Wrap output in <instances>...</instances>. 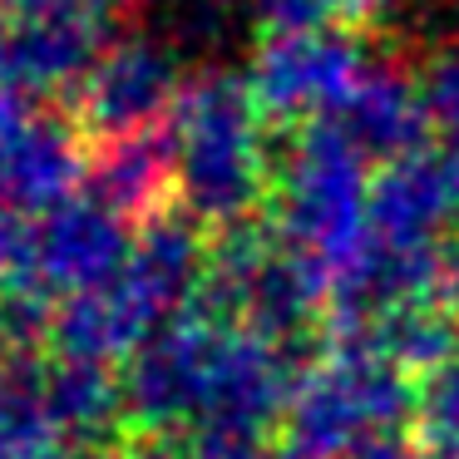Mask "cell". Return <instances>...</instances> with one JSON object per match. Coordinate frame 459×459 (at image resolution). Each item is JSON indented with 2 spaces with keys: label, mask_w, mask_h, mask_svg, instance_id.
Listing matches in <instances>:
<instances>
[{
  "label": "cell",
  "mask_w": 459,
  "mask_h": 459,
  "mask_svg": "<svg viewBox=\"0 0 459 459\" xmlns=\"http://www.w3.org/2000/svg\"><path fill=\"white\" fill-rule=\"evenodd\" d=\"M390 11V0H267V25H356Z\"/></svg>",
  "instance_id": "15"
},
{
  "label": "cell",
  "mask_w": 459,
  "mask_h": 459,
  "mask_svg": "<svg viewBox=\"0 0 459 459\" xmlns=\"http://www.w3.org/2000/svg\"><path fill=\"white\" fill-rule=\"evenodd\" d=\"M415 376L360 331L331 326L321 356L297 376L281 435L307 459H351L415 415Z\"/></svg>",
  "instance_id": "5"
},
{
  "label": "cell",
  "mask_w": 459,
  "mask_h": 459,
  "mask_svg": "<svg viewBox=\"0 0 459 459\" xmlns=\"http://www.w3.org/2000/svg\"><path fill=\"white\" fill-rule=\"evenodd\" d=\"M183 80L173 70L169 50L143 35L114 40L94 55L84 80L70 90V114L90 143L124 139V134L163 129L173 114Z\"/></svg>",
  "instance_id": "9"
},
{
  "label": "cell",
  "mask_w": 459,
  "mask_h": 459,
  "mask_svg": "<svg viewBox=\"0 0 459 459\" xmlns=\"http://www.w3.org/2000/svg\"><path fill=\"white\" fill-rule=\"evenodd\" d=\"M90 178V139L70 109L30 94H0V208L45 218L80 198Z\"/></svg>",
  "instance_id": "8"
},
{
  "label": "cell",
  "mask_w": 459,
  "mask_h": 459,
  "mask_svg": "<svg viewBox=\"0 0 459 459\" xmlns=\"http://www.w3.org/2000/svg\"><path fill=\"white\" fill-rule=\"evenodd\" d=\"M119 0H0L5 15H25V21H60V25H94L104 30V21L114 15Z\"/></svg>",
  "instance_id": "17"
},
{
  "label": "cell",
  "mask_w": 459,
  "mask_h": 459,
  "mask_svg": "<svg viewBox=\"0 0 459 459\" xmlns=\"http://www.w3.org/2000/svg\"><path fill=\"white\" fill-rule=\"evenodd\" d=\"M366 65L370 55L341 25H267L247 80L267 119L311 129L346 109Z\"/></svg>",
  "instance_id": "6"
},
{
  "label": "cell",
  "mask_w": 459,
  "mask_h": 459,
  "mask_svg": "<svg viewBox=\"0 0 459 459\" xmlns=\"http://www.w3.org/2000/svg\"><path fill=\"white\" fill-rule=\"evenodd\" d=\"M415 429L429 459H459V346L420 376Z\"/></svg>",
  "instance_id": "14"
},
{
  "label": "cell",
  "mask_w": 459,
  "mask_h": 459,
  "mask_svg": "<svg viewBox=\"0 0 459 459\" xmlns=\"http://www.w3.org/2000/svg\"><path fill=\"white\" fill-rule=\"evenodd\" d=\"M90 193L109 203L129 228H153L169 218L178 203V183H173V143L169 124L143 134H124V139L90 143Z\"/></svg>",
  "instance_id": "10"
},
{
  "label": "cell",
  "mask_w": 459,
  "mask_h": 459,
  "mask_svg": "<svg viewBox=\"0 0 459 459\" xmlns=\"http://www.w3.org/2000/svg\"><path fill=\"white\" fill-rule=\"evenodd\" d=\"M208 247L203 228L188 218H159L134 238V252L114 277L50 311L55 356L100 360V366H129L203 287Z\"/></svg>",
  "instance_id": "3"
},
{
  "label": "cell",
  "mask_w": 459,
  "mask_h": 459,
  "mask_svg": "<svg viewBox=\"0 0 459 459\" xmlns=\"http://www.w3.org/2000/svg\"><path fill=\"white\" fill-rule=\"evenodd\" d=\"M238 459H307V455H297V449L281 439V445H257V449H247V455H238Z\"/></svg>",
  "instance_id": "20"
},
{
  "label": "cell",
  "mask_w": 459,
  "mask_h": 459,
  "mask_svg": "<svg viewBox=\"0 0 459 459\" xmlns=\"http://www.w3.org/2000/svg\"><path fill=\"white\" fill-rule=\"evenodd\" d=\"M351 459H429L420 445H410V439H400V435H385V439H376V445H366L360 455H351Z\"/></svg>",
  "instance_id": "18"
},
{
  "label": "cell",
  "mask_w": 459,
  "mask_h": 459,
  "mask_svg": "<svg viewBox=\"0 0 459 459\" xmlns=\"http://www.w3.org/2000/svg\"><path fill=\"white\" fill-rule=\"evenodd\" d=\"M129 252V222L94 193H80L65 208L30 222V267H25V281L15 291V307H25L35 321H50L60 301L114 277Z\"/></svg>",
  "instance_id": "7"
},
{
  "label": "cell",
  "mask_w": 459,
  "mask_h": 459,
  "mask_svg": "<svg viewBox=\"0 0 459 459\" xmlns=\"http://www.w3.org/2000/svg\"><path fill=\"white\" fill-rule=\"evenodd\" d=\"M70 439L50 425L30 376H0V459H70Z\"/></svg>",
  "instance_id": "13"
},
{
  "label": "cell",
  "mask_w": 459,
  "mask_h": 459,
  "mask_svg": "<svg viewBox=\"0 0 459 459\" xmlns=\"http://www.w3.org/2000/svg\"><path fill=\"white\" fill-rule=\"evenodd\" d=\"M35 385H40V405L50 415V425L65 439H100L119 420H129L124 376L114 366H100V360L55 356L50 366L35 370Z\"/></svg>",
  "instance_id": "12"
},
{
  "label": "cell",
  "mask_w": 459,
  "mask_h": 459,
  "mask_svg": "<svg viewBox=\"0 0 459 459\" xmlns=\"http://www.w3.org/2000/svg\"><path fill=\"white\" fill-rule=\"evenodd\" d=\"M153 459H218V455H203V449H163Z\"/></svg>",
  "instance_id": "21"
},
{
  "label": "cell",
  "mask_w": 459,
  "mask_h": 459,
  "mask_svg": "<svg viewBox=\"0 0 459 459\" xmlns=\"http://www.w3.org/2000/svg\"><path fill=\"white\" fill-rule=\"evenodd\" d=\"M439 169H445L449 203H455V222H459V143H445V153H439Z\"/></svg>",
  "instance_id": "19"
},
{
  "label": "cell",
  "mask_w": 459,
  "mask_h": 459,
  "mask_svg": "<svg viewBox=\"0 0 459 459\" xmlns=\"http://www.w3.org/2000/svg\"><path fill=\"white\" fill-rule=\"evenodd\" d=\"M0 360H5V321H0Z\"/></svg>",
  "instance_id": "22"
},
{
  "label": "cell",
  "mask_w": 459,
  "mask_h": 459,
  "mask_svg": "<svg viewBox=\"0 0 459 459\" xmlns=\"http://www.w3.org/2000/svg\"><path fill=\"white\" fill-rule=\"evenodd\" d=\"M370 188H376V163L336 124L297 129L287 159L277 163V183L267 198L272 238L307 267V277L326 297V311L360 257Z\"/></svg>",
  "instance_id": "4"
},
{
  "label": "cell",
  "mask_w": 459,
  "mask_h": 459,
  "mask_svg": "<svg viewBox=\"0 0 459 459\" xmlns=\"http://www.w3.org/2000/svg\"><path fill=\"white\" fill-rule=\"evenodd\" d=\"M100 459H124V455H100Z\"/></svg>",
  "instance_id": "23"
},
{
  "label": "cell",
  "mask_w": 459,
  "mask_h": 459,
  "mask_svg": "<svg viewBox=\"0 0 459 459\" xmlns=\"http://www.w3.org/2000/svg\"><path fill=\"white\" fill-rule=\"evenodd\" d=\"M169 143L183 218L198 228H247V218L272 198V119L247 74L203 70L183 80L169 114Z\"/></svg>",
  "instance_id": "2"
},
{
  "label": "cell",
  "mask_w": 459,
  "mask_h": 459,
  "mask_svg": "<svg viewBox=\"0 0 459 459\" xmlns=\"http://www.w3.org/2000/svg\"><path fill=\"white\" fill-rule=\"evenodd\" d=\"M420 94H425V114L429 129L445 134V143H459V55H445L425 70L420 80Z\"/></svg>",
  "instance_id": "16"
},
{
  "label": "cell",
  "mask_w": 459,
  "mask_h": 459,
  "mask_svg": "<svg viewBox=\"0 0 459 459\" xmlns=\"http://www.w3.org/2000/svg\"><path fill=\"white\" fill-rule=\"evenodd\" d=\"M297 376L287 346L188 301L124 370V410L149 435H188L193 449L238 459L287 420Z\"/></svg>",
  "instance_id": "1"
},
{
  "label": "cell",
  "mask_w": 459,
  "mask_h": 459,
  "mask_svg": "<svg viewBox=\"0 0 459 459\" xmlns=\"http://www.w3.org/2000/svg\"><path fill=\"white\" fill-rule=\"evenodd\" d=\"M331 124L380 169V163H395V159H405V153L425 149L429 114H425L420 80H410V74L390 60H370L366 74H360V84H356V94H351L346 109Z\"/></svg>",
  "instance_id": "11"
}]
</instances>
